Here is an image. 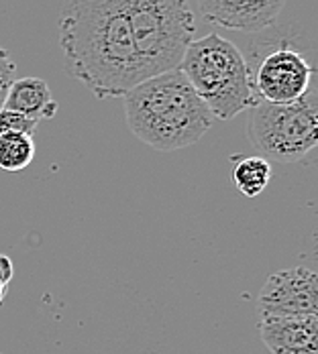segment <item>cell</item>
<instances>
[{"mask_svg":"<svg viewBox=\"0 0 318 354\" xmlns=\"http://www.w3.org/2000/svg\"><path fill=\"white\" fill-rule=\"evenodd\" d=\"M60 47L66 71L98 100L125 96L147 80L125 0H66Z\"/></svg>","mask_w":318,"mask_h":354,"instance_id":"obj_1","label":"cell"},{"mask_svg":"<svg viewBox=\"0 0 318 354\" xmlns=\"http://www.w3.org/2000/svg\"><path fill=\"white\" fill-rule=\"evenodd\" d=\"M123 98L131 133L157 151L186 149L200 141L214 122L177 68L137 84Z\"/></svg>","mask_w":318,"mask_h":354,"instance_id":"obj_2","label":"cell"},{"mask_svg":"<svg viewBox=\"0 0 318 354\" xmlns=\"http://www.w3.org/2000/svg\"><path fill=\"white\" fill-rule=\"evenodd\" d=\"M177 70L186 75L214 120H231L257 104L249 62L233 41L218 33L194 39Z\"/></svg>","mask_w":318,"mask_h":354,"instance_id":"obj_3","label":"cell"},{"mask_svg":"<svg viewBox=\"0 0 318 354\" xmlns=\"http://www.w3.org/2000/svg\"><path fill=\"white\" fill-rule=\"evenodd\" d=\"M125 4L147 80L176 70L196 35L188 0H125Z\"/></svg>","mask_w":318,"mask_h":354,"instance_id":"obj_4","label":"cell"},{"mask_svg":"<svg viewBox=\"0 0 318 354\" xmlns=\"http://www.w3.org/2000/svg\"><path fill=\"white\" fill-rule=\"evenodd\" d=\"M249 142L267 161H302L318 142V96L312 84L308 92L288 104L257 102L249 108Z\"/></svg>","mask_w":318,"mask_h":354,"instance_id":"obj_5","label":"cell"},{"mask_svg":"<svg viewBox=\"0 0 318 354\" xmlns=\"http://www.w3.org/2000/svg\"><path fill=\"white\" fill-rule=\"evenodd\" d=\"M315 84V66L294 47L270 51L253 71V92L257 102L288 104L302 98Z\"/></svg>","mask_w":318,"mask_h":354,"instance_id":"obj_6","label":"cell"},{"mask_svg":"<svg viewBox=\"0 0 318 354\" xmlns=\"http://www.w3.org/2000/svg\"><path fill=\"white\" fill-rule=\"evenodd\" d=\"M259 314H318V277L308 267H288L267 277L257 293Z\"/></svg>","mask_w":318,"mask_h":354,"instance_id":"obj_7","label":"cell"},{"mask_svg":"<svg viewBox=\"0 0 318 354\" xmlns=\"http://www.w3.org/2000/svg\"><path fill=\"white\" fill-rule=\"evenodd\" d=\"M257 330L272 354H318V314H259Z\"/></svg>","mask_w":318,"mask_h":354,"instance_id":"obj_8","label":"cell"},{"mask_svg":"<svg viewBox=\"0 0 318 354\" xmlns=\"http://www.w3.org/2000/svg\"><path fill=\"white\" fill-rule=\"evenodd\" d=\"M198 6L204 21L214 27L257 33L278 21L285 0H198Z\"/></svg>","mask_w":318,"mask_h":354,"instance_id":"obj_9","label":"cell"},{"mask_svg":"<svg viewBox=\"0 0 318 354\" xmlns=\"http://www.w3.org/2000/svg\"><path fill=\"white\" fill-rule=\"evenodd\" d=\"M6 110H12V112H19L23 116H29L33 120H47V118H53L58 114V108L60 104L55 102L51 90H49V84L41 77H21V80H15L10 90H8V96H6V102H4Z\"/></svg>","mask_w":318,"mask_h":354,"instance_id":"obj_10","label":"cell"},{"mask_svg":"<svg viewBox=\"0 0 318 354\" xmlns=\"http://www.w3.org/2000/svg\"><path fill=\"white\" fill-rule=\"evenodd\" d=\"M272 174V163L259 155L243 157L233 163V183L247 198H257L270 185Z\"/></svg>","mask_w":318,"mask_h":354,"instance_id":"obj_11","label":"cell"},{"mask_svg":"<svg viewBox=\"0 0 318 354\" xmlns=\"http://www.w3.org/2000/svg\"><path fill=\"white\" fill-rule=\"evenodd\" d=\"M35 159V141L31 135L23 133H2L0 135V169L8 174H19L31 165Z\"/></svg>","mask_w":318,"mask_h":354,"instance_id":"obj_12","label":"cell"},{"mask_svg":"<svg viewBox=\"0 0 318 354\" xmlns=\"http://www.w3.org/2000/svg\"><path fill=\"white\" fill-rule=\"evenodd\" d=\"M37 120L29 118V116H23L19 112H12V110H6L2 108L0 110V135L2 133H23V135H35Z\"/></svg>","mask_w":318,"mask_h":354,"instance_id":"obj_13","label":"cell"},{"mask_svg":"<svg viewBox=\"0 0 318 354\" xmlns=\"http://www.w3.org/2000/svg\"><path fill=\"white\" fill-rule=\"evenodd\" d=\"M15 71H17L15 59L10 57V53L6 49L0 47V110L4 108L8 90L15 82Z\"/></svg>","mask_w":318,"mask_h":354,"instance_id":"obj_14","label":"cell"},{"mask_svg":"<svg viewBox=\"0 0 318 354\" xmlns=\"http://www.w3.org/2000/svg\"><path fill=\"white\" fill-rule=\"evenodd\" d=\"M12 273H15V267H12V261L6 257V254H0V304L4 299V293H6V287L12 279Z\"/></svg>","mask_w":318,"mask_h":354,"instance_id":"obj_15","label":"cell"}]
</instances>
